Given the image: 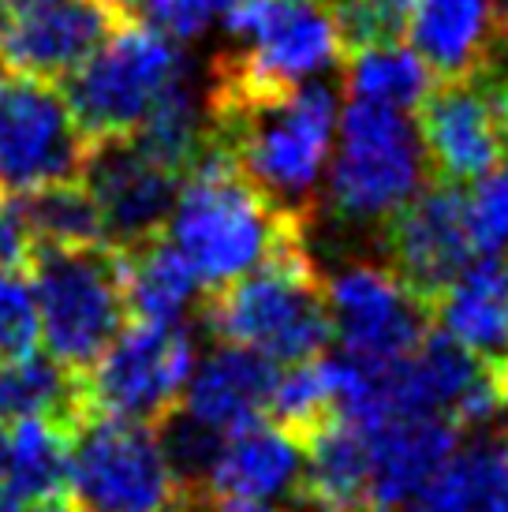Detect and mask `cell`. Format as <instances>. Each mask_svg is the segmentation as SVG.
<instances>
[{
    "label": "cell",
    "instance_id": "1f68e13d",
    "mask_svg": "<svg viewBox=\"0 0 508 512\" xmlns=\"http://www.w3.org/2000/svg\"><path fill=\"white\" fill-rule=\"evenodd\" d=\"M490 370H494L497 404H505V408H508V356H501L497 363H490Z\"/></svg>",
    "mask_w": 508,
    "mask_h": 512
},
{
    "label": "cell",
    "instance_id": "5b68a950",
    "mask_svg": "<svg viewBox=\"0 0 508 512\" xmlns=\"http://www.w3.org/2000/svg\"><path fill=\"white\" fill-rule=\"evenodd\" d=\"M325 202L340 221L374 225L426 187V150L408 109L348 98Z\"/></svg>",
    "mask_w": 508,
    "mask_h": 512
},
{
    "label": "cell",
    "instance_id": "484cf974",
    "mask_svg": "<svg viewBox=\"0 0 508 512\" xmlns=\"http://www.w3.org/2000/svg\"><path fill=\"white\" fill-rule=\"evenodd\" d=\"M430 86H434L430 64L404 42L370 45V49H355L344 57L348 98L378 101V105H393V109H419Z\"/></svg>",
    "mask_w": 508,
    "mask_h": 512
},
{
    "label": "cell",
    "instance_id": "603a6c76",
    "mask_svg": "<svg viewBox=\"0 0 508 512\" xmlns=\"http://www.w3.org/2000/svg\"><path fill=\"white\" fill-rule=\"evenodd\" d=\"M57 419L71 430L86 419L83 378L49 356L0 359V419Z\"/></svg>",
    "mask_w": 508,
    "mask_h": 512
},
{
    "label": "cell",
    "instance_id": "f1b7e54d",
    "mask_svg": "<svg viewBox=\"0 0 508 512\" xmlns=\"http://www.w3.org/2000/svg\"><path fill=\"white\" fill-rule=\"evenodd\" d=\"M225 8L228 0H142V15L176 42L198 38Z\"/></svg>",
    "mask_w": 508,
    "mask_h": 512
},
{
    "label": "cell",
    "instance_id": "7402d4cb",
    "mask_svg": "<svg viewBox=\"0 0 508 512\" xmlns=\"http://www.w3.org/2000/svg\"><path fill=\"white\" fill-rule=\"evenodd\" d=\"M124 285L127 307L135 318L146 322H184L195 296L202 292L195 270L184 262V255L172 247V240L150 236V240L124 247Z\"/></svg>",
    "mask_w": 508,
    "mask_h": 512
},
{
    "label": "cell",
    "instance_id": "30bf717a",
    "mask_svg": "<svg viewBox=\"0 0 508 512\" xmlns=\"http://www.w3.org/2000/svg\"><path fill=\"white\" fill-rule=\"evenodd\" d=\"M86 135L57 83L0 68V195L83 180Z\"/></svg>",
    "mask_w": 508,
    "mask_h": 512
},
{
    "label": "cell",
    "instance_id": "44dd1931",
    "mask_svg": "<svg viewBox=\"0 0 508 512\" xmlns=\"http://www.w3.org/2000/svg\"><path fill=\"white\" fill-rule=\"evenodd\" d=\"M411 512H508V438L456 449Z\"/></svg>",
    "mask_w": 508,
    "mask_h": 512
},
{
    "label": "cell",
    "instance_id": "5bb4252c",
    "mask_svg": "<svg viewBox=\"0 0 508 512\" xmlns=\"http://www.w3.org/2000/svg\"><path fill=\"white\" fill-rule=\"evenodd\" d=\"M116 27L98 0H0V68L60 83Z\"/></svg>",
    "mask_w": 508,
    "mask_h": 512
},
{
    "label": "cell",
    "instance_id": "9c48e42d",
    "mask_svg": "<svg viewBox=\"0 0 508 512\" xmlns=\"http://www.w3.org/2000/svg\"><path fill=\"white\" fill-rule=\"evenodd\" d=\"M426 165L445 184H471L508 154V72L494 60L430 86L419 101Z\"/></svg>",
    "mask_w": 508,
    "mask_h": 512
},
{
    "label": "cell",
    "instance_id": "cb8c5ba5",
    "mask_svg": "<svg viewBox=\"0 0 508 512\" xmlns=\"http://www.w3.org/2000/svg\"><path fill=\"white\" fill-rule=\"evenodd\" d=\"M19 225L38 247H94L105 243V225L83 180L49 184L12 199Z\"/></svg>",
    "mask_w": 508,
    "mask_h": 512
},
{
    "label": "cell",
    "instance_id": "ffe728a7",
    "mask_svg": "<svg viewBox=\"0 0 508 512\" xmlns=\"http://www.w3.org/2000/svg\"><path fill=\"white\" fill-rule=\"evenodd\" d=\"M408 34L415 53L441 79L475 72L494 57V0H415Z\"/></svg>",
    "mask_w": 508,
    "mask_h": 512
},
{
    "label": "cell",
    "instance_id": "4dcf8cb0",
    "mask_svg": "<svg viewBox=\"0 0 508 512\" xmlns=\"http://www.w3.org/2000/svg\"><path fill=\"white\" fill-rule=\"evenodd\" d=\"M105 12L113 15L116 23H131L142 15V0H98Z\"/></svg>",
    "mask_w": 508,
    "mask_h": 512
},
{
    "label": "cell",
    "instance_id": "ba28073f",
    "mask_svg": "<svg viewBox=\"0 0 508 512\" xmlns=\"http://www.w3.org/2000/svg\"><path fill=\"white\" fill-rule=\"evenodd\" d=\"M71 501L79 512H161L184 501L157 430L90 415L71 434Z\"/></svg>",
    "mask_w": 508,
    "mask_h": 512
},
{
    "label": "cell",
    "instance_id": "4316f807",
    "mask_svg": "<svg viewBox=\"0 0 508 512\" xmlns=\"http://www.w3.org/2000/svg\"><path fill=\"white\" fill-rule=\"evenodd\" d=\"M340 34L344 57L370 45L404 42L415 0H325Z\"/></svg>",
    "mask_w": 508,
    "mask_h": 512
},
{
    "label": "cell",
    "instance_id": "f546056e",
    "mask_svg": "<svg viewBox=\"0 0 508 512\" xmlns=\"http://www.w3.org/2000/svg\"><path fill=\"white\" fill-rule=\"evenodd\" d=\"M198 512H288V509H273V505H262V501H236V498H206L198 505Z\"/></svg>",
    "mask_w": 508,
    "mask_h": 512
},
{
    "label": "cell",
    "instance_id": "d4e9b609",
    "mask_svg": "<svg viewBox=\"0 0 508 512\" xmlns=\"http://www.w3.org/2000/svg\"><path fill=\"white\" fill-rule=\"evenodd\" d=\"M146 157H154L157 165L172 169L184 180L191 165L198 161L206 146V113L198 109L195 90L180 75L176 83L150 105V113L139 120V128L127 135Z\"/></svg>",
    "mask_w": 508,
    "mask_h": 512
},
{
    "label": "cell",
    "instance_id": "ac0fdd59",
    "mask_svg": "<svg viewBox=\"0 0 508 512\" xmlns=\"http://www.w3.org/2000/svg\"><path fill=\"white\" fill-rule=\"evenodd\" d=\"M303 468L299 441L269 419L228 430L210 471H206V498L266 501L292 494Z\"/></svg>",
    "mask_w": 508,
    "mask_h": 512
},
{
    "label": "cell",
    "instance_id": "836d02e7",
    "mask_svg": "<svg viewBox=\"0 0 508 512\" xmlns=\"http://www.w3.org/2000/svg\"><path fill=\"white\" fill-rule=\"evenodd\" d=\"M202 501L206 498H184V501H176V505H169V509H161V512H198Z\"/></svg>",
    "mask_w": 508,
    "mask_h": 512
},
{
    "label": "cell",
    "instance_id": "6da1fadb",
    "mask_svg": "<svg viewBox=\"0 0 508 512\" xmlns=\"http://www.w3.org/2000/svg\"><path fill=\"white\" fill-rule=\"evenodd\" d=\"M311 217L288 210L254 184L240 161L206 135V146L180 184L165 236L195 270L206 292L262 266L277 247L307 240Z\"/></svg>",
    "mask_w": 508,
    "mask_h": 512
},
{
    "label": "cell",
    "instance_id": "52a82bcc",
    "mask_svg": "<svg viewBox=\"0 0 508 512\" xmlns=\"http://www.w3.org/2000/svg\"><path fill=\"white\" fill-rule=\"evenodd\" d=\"M195 370V333L187 322L135 318L83 374L86 419L116 415L157 430L180 412V397Z\"/></svg>",
    "mask_w": 508,
    "mask_h": 512
},
{
    "label": "cell",
    "instance_id": "7a4b0ae2",
    "mask_svg": "<svg viewBox=\"0 0 508 512\" xmlns=\"http://www.w3.org/2000/svg\"><path fill=\"white\" fill-rule=\"evenodd\" d=\"M206 135L240 161L273 199L314 217L322 172L333 154L337 90L318 79L258 101H206Z\"/></svg>",
    "mask_w": 508,
    "mask_h": 512
},
{
    "label": "cell",
    "instance_id": "d6986e66",
    "mask_svg": "<svg viewBox=\"0 0 508 512\" xmlns=\"http://www.w3.org/2000/svg\"><path fill=\"white\" fill-rule=\"evenodd\" d=\"M430 314L441 333L471 356L486 363L508 356V262L501 255H479L441 288Z\"/></svg>",
    "mask_w": 508,
    "mask_h": 512
},
{
    "label": "cell",
    "instance_id": "e0dca14e",
    "mask_svg": "<svg viewBox=\"0 0 508 512\" xmlns=\"http://www.w3.org/2000/svg\"><path fill=\"white\" fill-rule=\"evenodd\" d=\"M71 434L57 419H0V512H34L68 498Z\"/></svg>",
    "mask_w": 508,
    "mask_h": 512
},
{
    "label": "cell",
    "instance_id": "4fadbf2b",
    "mask_svg": "<svg viewBox=\"0 0 508 512\" xmlns=\"http://www.w3.org/2000/svg\"><path fill=\"white\" fill-rule=\"evenodd\" d=\"M83 184L101 210L105 243L124 251L165 232L184 180L142 154L127 135H109L86 150Z\"/></svg>",
    "mask_w": 508,
    "mask_h": 512
},
{
    "label": "cell",
    "instance_id": "d6a6232c",
    "mask_svg": "<svg viewBox=\"0 0 508 512\" xmlns=\"http://www.w3.org/2000/svg\"><path fill=\"white\" fill-rule=\"evenodd\" d=\"M34 512H79V505H75V501H71V494H68V498L45 501V505H38Z\"/></svg>",
    "mask_w": 508,
    "mask_h": 512
},
{
    "label": "cell",
    "instance_id": "e575fe53",
    "mask_svg": "<svg viewBox=\"0 0 508 512\" xmlns=\"http://www.w3.org/2000/svg\"><path fill=\"white\" fill-rule=\"evenodd\" d=\"M367 512H393V509H367Z\"/></svg>",
    "mask_w": 508,
    "mask_h": 512
},
{
    "label": "cell",
    "instance_id": "277c9868",
    "mask_svg": "<svg viewBox=\"0 0 508 512\" xmlns=\"http://www.w3.org/2000/svg\"><path fill=\"white\" fill-rule=\"evenodd\" d=\"M27 273L49 359L83 378L127 326L124 255L113 243L94 247H38L30 243Z\"/></svg>",
    "mask_w": 508,
    "mask_h": 512
},
{
    "label": "cell",
    "instance_id": "83f0119b",
    "mask_svg": "<svg viewBox=\"0 0 508 512\" xmlns=\"http://www.w3.org/2000/svg\"><path fill=\"white\" fill-rule=\"evenodd\" d=\"M42 314L27 266L0 270V359H23L38 352Z\"/></svg>",
    "mask_w": 508,
    "mask_h": 512
},
{
    "label": "cell",
    "instance_id": "8992f818",
    "mask_svg": "<svg viewBox=\"0 0 508 512\" xmlns=\"http://www.w3.org/2000/svg\"><path fill=\"white\" fill-rule=\"evenodd\" d=\"M187 75L176 38L154 23H120L71 75L60 79L86 143L131 135L165 90Z\"/></svg>",
    "mask_w": 508,
    "mask_h": 512
},
{
    "label": "cell",
    "instance_id": "9a60e30c",
    "mask_svg": "<svg viewBox=\"0 0 508 512\" xmlns=\"http://www.w3.org/2000/svg\"><path fill=\"white\" fill-rule=\"evenodd\" d=\"M367 430L374 509L411 505L460 449V427L441 415H389Z\"/></svg>",
    "mask_w": 508,
    "mask_h": 512
},
{
    "label": "cell",
    "instance_id": "3957f363",
    "mask_svg": "<svg viewBox=\"0 0 508 512\" xmlns=\"http://www.w3.org/2000/svg\"><path fill=\"white\" fill-rule=\"evenodd\" d=\"M202 326L213 329L217 341L243 344L284 367L325 356L333 341V318L325 277L307 240L284 243L232 285L206 292Z\"/></svg>",
    "mask_w": 508,
    "mask_h": 512
},
{
    "label": "cell",
    "instance_id": "2e32d148",
    "mask_svg": "<svg viewBox=\"0 0 508 512\" xmlns=\"http://www.w3.org/2000/svg\"><path fill=\"white\" fill-rule=\"evenodd\" d=\"M281 370L266 356H258L243 344H217L202 367L191 370L184 389V415L195 423L228 434L269 415L273 389Z\"/></svg>",
    "mask_w": 508,
    "mask_h": 512
},
{
    "label": "cell",
    "instance_id": "8fae6325",
    "mask_svg": "<svg viewBox=\"0 0 508 512\" xmlns=\"http://www.w3.org/2000/svg\"><path fill=\"white\" fill-rule=\"evenodd\" d=\"M333 337L344 356L385 367L430 333V307L385 262H352L325 277Z\"/></svg>",
    "mask_w": 508,
    "mask_h": 512
},
{
    "label": "cell",
    "instance_id": "7c38bea8",
    "mask_svg": "<svg viewBox=\"0 0 508 512\" xmlns=\"http://www.w3.org/2000/svg\"><path fill=\"white\" fill-rule=\"evenodd\" d=\"M381 251L385 266L430 307L441 288L479 258L460 184L438 180L415 191L381 221Z\"/></svg>",
    "mask_w": 508,
    "mask_h": 512
}]
</instances>
